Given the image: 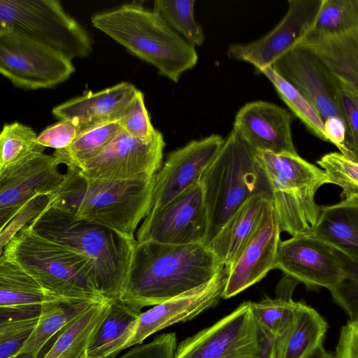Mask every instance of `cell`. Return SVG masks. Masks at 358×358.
<instances>
[{
    "instance_id": "obj_1",
    "label": "cell",
    "mask_w": 358,
    "mask_h": 358,
    "mask_svg": "<svg viewBox=\"0 0 358 358\" xmlns=\"http://www.w3.org/2000/svg\"><path fill=\"white\" fill-rule=\"evenodd\" d=\"M224 266L203 243L136 241L121 299L142 310L206 284Z\"/></svg>"
},
{
    "instance_id": "obj_2",
    "label": "cell",
    "mask_w": 358,
    "mask_h": 358,
    "mask_svg": "<svg viewBox=\"0 0 358 358\" xmlns=\"http://www.w3.org/2000/svg\"><path fill=\"white\" fill-rule=\"evenodd\" d=\"M40 236L85 257L96 287L106 299L121 298L126 285L136 238L90 220L75 217L54 206L29 224Z\"/></svg>"
},
{
    "instance_id": "obj_3",
    "label": "cell",
    "mask_w": 358,
    "mask_h": 358,
    "mask_svg": "<svg viewBox=\"0 0 358 358\" xmlns=\"http://www.w3.org/2000/svg\"><path fill=\"white\" fill-rule=\"evenodd\" d=\"M154 177L93 179L77 167L67 166L62 182L47 196L48 205L135 238L138 224L150 213Z\"/></svg>"
},
{
    "instance_id": "obj_4",
    "label": "cell",
    "mask_w": 358,
    "mask_h": 358,
    "mask_svg": "<svg viewBox=\"0 0 358 358\" xmlns=\"http://www.w3.org/2000/svg\"><path fill=\"white\" fill-rule=\"evenodd\" d=\"M92 25L155 67L177 83L198 62L195 47L175 31L157 13L141 3L122 5L95 14Z\"/></svg>"
},
{
    "instance_id": "obj_5",
    "label": "cell",
    "mask_w": 358,
    "mask_h": 358,
    "mask_svg": "<svg viewBox=\"0 0 358 358\" xmlns=\"http://www.w3.org/2000/svg\"><path fill=\"white\" fill-rule=\"evenodd\" d=\"M1 256L19 265L61 301L106 299L96 289L93 268L85 257L40 236L29 224L8 242Z\"/></svg>"
},
{
    "instance_id": "obj_6",
    "label": "cell",
    "mask_w": 358,
    "mask_h": 358,
    "mask_svg": "<svg viewBox=\"0 0 358 358\" xmlns=\"http://www.w3.org/2000/svg\"><path fill=\"white\" fill-rule=\"evenodd\" d=\"M200 182L208 216L203 242L206 245L248 199L258 192H269L255 159V151L234 129Z\"/></svg>"
},
{
    "instance_id": "obj_7",
    "label": "cell",
    "mask_w": 358,
    "mask_h": 358,
    "mask_svg": "<svg viewBox=\"0 0 358 358\" xmlns=\"http://www.w3.org/2000/svg\"><path fill=\"white\" fill-rule=\"evenodd\" d=\"M255 159L266 180L281 231L292 236L313 234L320 212L315 194L329 183L325 171L298 154L255 152Z\"/></svg>"
},
{
    "instance_id": "obj_8",
    "label": "cell",
    "mask_w": 358,
    "mask_h": 358,
    "mask_svg": "<svg viewBox=\"0 0 358 358\" xmlns=\"http://www.w3.org/2000/svg\"><path fill=\"white\" fill-rule=\"evenodd\" d=\"M298 45L317 56L342 87L358 94V0L327 1Z\"/></svg>"
},
{
    "instance_id": "obj_9",
    "label": "cell",
    "mask_w": 358,
    "mask_h": 358,
    "mask_svg": "<svg viewBox=\"0 0 358 358\" xmlns=\"http://www.w3.org/2000/svg\"><path fill=\"white\" fill-rule=\"evenodd\" d=\"M276 338L258 324L245 301L212 326L178 345L173 358H271Z\"/></svg>"
},
{
    "instance_id": "obj_10",
    "label": "cell",
    "mask_w": 358,
    "mask_h": 358,
    "mask_svg": "<svg viewBox=\"0 0 358 358\" xmlns=\"http://www.w3.org/2000/svg\"><path fill=\"white\" fill-rule=\"evenodd\" d=\"M0 26L19 31L71 59L92 50L86 30L57 0H1Z\"/></svg>"
},
{
    "instance_id": "obj_11",
    "label": "cell",
    "mask_w": 358,
    "mask_h": 358,
    "mask_svg": "<svg viewBox=\"0 0 358 358\" xmlns=\"http://www.w3.org/2000/svg\"><path fill=\"white\" fill-rule=\"evenodd\" d=\"M72 60L19 31L0 26V72L17 87H55L74 73Z\"/></svg>"
},
{
    "instance_id": "obj_12",
    "label": "cell",
    "mask_w": 358,
    "mask_h": 358,
    "mask_svg": "<svg viewBox=\"0 0 358 358\" xmlns=\"http://www.w3.org/2000/svg\"><path fill=\"white\" fill-rule=\"evenodd\" d=\"M207 227L204 193L199 182L150 211L137 230L136 240L176 245L203 243Z\"/></svg>"
},
{
    "instance_id": "obj_13",
    "label": "cell",
    "mask_w": 358,
    "mask_h": 358,
    "mask_svg": "<svg viewBox=\"0 0 358 358\" xmlns=\"http://www.w3.org/2000/svg\"><path fill=\"white\" fill-rule=\"evenodd\" d=\"M158 130L148 141H143L122 131L96 157L78 168L85 177L109 180L150 178L162 167L165 147Z\"/></svg>"
},
{
    "instance_id": "obj_14",
    "label": "cell",
    "mask_w": 358,
    "mask_h": 358,
    "mask_svg": "<svg viewBox=\"0 0 358 358\" xmlns=\"http://www.w3.org/2000/svg\"><path fill=\"white\" fill-rule=\"evenodd\" d=\"M324 0H289L281 20L268 33L252 42L230 45L227 56L252 64L258 72L271 67L296 46L310 32Z\"/></svg>"
},
{
    "instance_id": "obj_15",
    "label": "cell",
    "mask_w": 358,
    "mask_h": 358,
    "mask_svg": "<svg viewBox=\"0 0 358 358\" xmlns=\"http://www.w3.org/2000/svg\"><path fill=\"white\" fill-rule=\"evenodd\" d=\"M275 268L309 289L324 287L331 291L346 277L338 252L313 234L280 241Z\"/></svg>"
},
{
    "instance_id": "obj_16",
    "label": "cell",
    "mask_w": 358,
    "mask_h": 358,
    "mask_svg": "<svg viewBox=\"0 0 358 358\" xmlns=\"http://www.w3.org/2000/svg\"><path fill=\"white\" fill-rule=\"evenodd\" d=\"M59 166L53 155L43 153L0 170V230L31 200L60 185L64 174Z\"/></svg>"
},
{
    "instance_id": "obj_17",
    "label": "cell",
    "mask_w": 358,
    "mask_h": 358,
    "mask_svg": "<svg viewBox=\"0 0 358 358\" xmlns=\"http://www.w3.org/2000/svg\"><path fill=\"white\" fill-rule=\"evenodd\" d=\"M271 67L308 100L323 121L338 117L345 124L338 96L341 85L312 52L298 45Z\"/></svg>"
},
{
    "instance_id": "obj_18",
    "label": "cell",
    "mask_w": 358,
    "mask_h": 358,
    "mask_svg": "<svg viewBox=\"0 0 358 358\" xmlns=\"http://www.w3.org/2000/svg\"><path fill=\"white\" fill-rule=\"evenodd\" d=\"M224 142L221 136L212 134L170 152L155 175L150 212L200 182Z\"/></svg>"
},
{
    "instance_id": "obj_19",
    "label": "cell",
    "mask_w": 358,
    "mask_h": 358,
    "mask_svg": "<svg viewBox=\"0 0 358 358\" xmlns=\"http://www.w3.org/2000/svg\"><path fill=\"white\" fill-rule=\"evenodd\" d=\"M229 276L224 268L209 282L169 299L145 312L138 318L135 334L127 348L142 344L148 337L167 327L193 319L215 306L223 298Z\"/></svg>"
},
{
    "instance_id": "obj_20",
    "label": "cell",
    "mask_w": 358,
    "mask_h": 358,
    "mask_svg": "<svg viewBox=\"0 0 358 358\" xmlns=\"http://www.w3.org/2000/svg\"><path fill=\"white\" fill-rule=\"evenodd\" d=\"M292 114L265 101L243 106L235 115L233 129L255 152L297 154L292 135Z\"/></svg>"
},
{
    "instance_id": "obj_21",
    "label": "cell",
    "mask_w": 358,
    "mask_h": 358,
    "mask_svg": "<svg viewBox=\"0 0 358 358\" xmlns=\"http://www.w3.org/2000/svg\"><path fill=\"white\" fill-rule=\"evenodd\" d=\"M281 230L273 202L243 251L229 268L223 299H229L260 281L275 268Z\"/></svg>"
},
{
    "instance_id": "obj_22",
    "label": "cell",
    "mask_w": 358,
    "mask_h": 358,
    "mask_svg": "<svg viewBox=\"0 0 358 358\" xmlns=\"http://www.w3.org/2000/svg\"><path fill=\"white\" fill-rule=\"evenodd\" d=\"M138 91L132 84L122 82L70 99L55 107L52 113L60 120H74L85 131L103 123L119 120Z\"/></svg>"
},
{
    "instance_id": "obj_23",
    "label": "cell",
    "mask_w": 358,
    "mask_h": 358,
    "mask_svg": "<svg viewBox=\"0 0 358 358\" xmlns=\"http://www.w3.org/2000/svg\"><path fill=\"white\" fill-rule=\"evenodd\" d=\"M57 301L22 268L1 256L0 320L39 316L45 303Z\"/></svg>"
},
{
    "instance_id": "obj_24",
    "label": "cell",
    "mask_w": 358,
    "mask_h": 358,
    "mask_svg": "<svg viewBox=\"0 0 358 358\" xmlns=\"http://www.w3.org/2000/svg\"><path fill=\"white\" fill-rule=\"evenodd\" d=\"M268 191H261L248 199L230 217L208 245L229 268L259 228L271 203Z\"/></svg>"
},
{
    "instance_id": "obj_25",
    "label": "cell",
    "mask_w": 358,
    "mask_h": 358,
    "mask_svg": "<svg viewBox=\"0 0 358 358\" xmlns=\"http://www.w3.org/2000/svg\"><path fill=\"white\" fill-rule=\"evenodd\" d=\"M335 250L358 263V199L325 206L313 233Z\"/></svg>"
},
{
    "instance_id": "obj_26",
    "label": "cell",
    "mask_w": 358,
    "mask_h": 358,
    "mask_svg": "<svg viewBox=\"0 0 358 358\" xmlns=\"http://www.w3.org/2000/svg\"><path fill=\"white\" fill-rule=\"evenodd\" d=\"M110 309V300L91 303L59 332L42 358H87L88 348Z\"/></svg>"
},
{
    "instance_id": "obj_27",
    "label": "cell",
    "mask_w": 358,
    "mask_h": 358,
    "mask_svg": "<svg viewBox=\"0 0 358 358\" xmlns=\"http://www.w3.org/2000/svg\"><path fill=\"white\" fill-rule=\"evenodd\" d=\"M110 301V311L88 348L87 358H114L134 336L141 310L121 298Z\"/></svg>"
},
{
    "instance_id": "obj_28",
    "label": "cell",
    "mask_w": 358,
    "mask_h": 358,
    "mask_svg": "<svg viewBox=\"0 0 358 358\" xmlns=\"http://www.w3.org/2000/svg\"><path fill=\"white\" fill-rule=\"evenodd\" d=\"M326 320L313 308L299 301L293 321L275 340V358H306L323 344Z\"/></svg>"
},
{
    "instance_id": "obj_29",
    "label": "cell",
    "mask_w": 358,
    "mask_h": 358,
    "mask_svg": "<svg viewBox=\"0 0 358 358\" xmlns=\"http://www.w3.org/2000/svg\"><path fill=\"white\" fill-rule=\"evenodd\" d=\"M92 303L57 301L45 303L36 327L13 358H38L45 344Z\"/></svg>"
},
{
    "instance_id": "obj_30",
    "label": "cell",
    "mask_w": 358,
    "mask_h": 358,
    "mask_svg": "<svg viewBox=\"0 0 358 358\" xmlns=\"http://www.w3.org/2000/svg\"><path fill=\"white\" fill-rule=\"evenodd\" d=\"M122 131L119 120L97 125L81 133L67 148L56 150L52 155L59 164L80 168L99 155Z\"/></svg>"
},
{
    "instance_id": "obj_31",
    "label": "cell",
    "mask_w": 358,
    "mask_h": 358,
    "mask_svg": "<svg viewBox=\"0 0 358 358\" xmlns=\"http://www.w3.org/2000/svg\"><path fill=\"white\" fill-rule=\"evenodd\" d=\"M259 73L271 82L277 93L306 127L317 137L326 141L324 121L308 100L292 85L279 76L271 66Z\"/></svg>"
},
{
    "instance_id": "obj_32",
    "label": "cell",
    "mask_w": 358,
    "mask_h": 358,
    "mask_svg": "<svg viewBox=\"0 0 358 358\" xmlns=\"http://www.w3.org/2000/svg\"><path fill=\"white\" fill-rule=\"evenodd\" d=\"M37 136L31 127L21 123L4 124L0 134V170L44 153L46 148L37 142Z\"/></svg>"
},
{
    "instance_id": "obj_33",
    "label": "cell",
    "mask_w": 358,
    "mask_h": 358,
    "mask_svg": "<svg viewBox=\"0 0 358 358\" xmlns=\"http://www.w3.org/2000/svg\"><path fill=\"white\" fill-rule=\"evenodd\" d=\"M195 0H156L153 11L193 46L205 41L202 27L194 17Z\"/></svg>"
},
{
    "instance_id": "obj_34",
    "label": "cell",
    "mask_w": 358,
    "mask_h": 358,
    "mask_svg": "<svg viewBox=\"0 0 358 358\" xmlns=\"http://www.w3.org/2000/svg\"><path fill=\"white\" fill-rule=\"evenodd\" d=\"M299 303L294 301L290 296L250 301L259 326L275 338L282 334L293 321Z\"/></svg>"
},
{
    "instance_id": "obj_35",
    "label": "cell",
    "mask_w": 358,
    "mask_h": 358,
    "mask_svg": "<svg viewBox=\"0 0 358 358\" xmlns=\"http://www.w3.org/2000/svg\"><path fill=\"white\" fill-rule=\"evenodd\" d=\"M317 164L327 173L329 183L341 187L342 199H358V162L333 152L323 155Z\"/></svg>"
},
{
    "instance_id": "obj_36",
    "label": "cell",
    "mask_w": 358,
    "mask_h": 358,
    "mask_svg": "<svg viewBox=\"0 0 358 358\" xmlns=\"http://www.w3.org/2000/svg\"><path fill=\"white\" fill-rule=\"evenodd\" d=\"M40 315L0 320V358H13L18 352L36 327Z\"/></svg>"
},
{
    "instance_id": "obj_37",
    "label": "cell",
    "mask_w": 358,
    "mask_h": 358,
    "mask_svg": "<svg viewBox=\"0 0 358 358\" xmlns=\"http://www.w3.org/2000/svg\"><path fill=\"white\" fill-rule=\"evenodd\" d=\"M339 253L346 272L341 284L330 291L335 302L348 314L350 320H358V263Z\"/></svg>"
},
{
    "instance_id": "obj_38",
    "label": "cell",
    "mask_w": 358,
    "mask_h": 358,
    "mask_svg": "<svg viewBox=\"0 0 358 358\" xmlns=\"http://www.w3.org/2000/svg\"><path fill=\"white\" fill-rule=\"evenodd\" d=\"M119 122L125 132L143 141L151 139L157 131L151 123L144 95L139 90Z\"/></svg>"
},
{
    "instance_id": "obj_39",
    "label": "cell",
    "mask_w": 358,
    "mask_h": 358,
    "mask_svg": "<svg viewBox=\"0 0 358 358\" xmlns=\"http://www.w3.org/2000/svg\"><path fill=\"white\" fill-rule=\"evenodd\" d=\"M338 96L346 127L345 147L358 162V94L341 87Z\"/></svg>"
},
{
    "instance_id": "obj_40",
    "label": "cell",
    "mask_w": 358,
    "mask_h": 358,
    "mask_svg": "<svg viewBox=\"0 0 358 358\" xmlns=\"http://www.w3.org/2000/svg\"><path fill=\"white\" fill-rule=\"evenodd\" d=\"M83 132L74 120H61L38 135L37 142L45 148L61 150L69 146Z\"/></svg>"
},
{
    "instance_id": "obj_41",
    "label": "cell",
    "mask_w": 358,
    "mask_h": 358,
    "mask_svg": "<svg viewBox=\"0 0 358 358\" xmlns=\"http://www.w3.org/2000/svg\"><path fill=\"white\" fill-rule=\"evenodd\" d=\"M48 196H38L28 202L12 219L0 230V251L2 252L8 242L27 224L31 222L47 206Z\"/></svg>"
},
{
    "instance_id": "obj_42",
    "label": "cell",
    "mask_w": 358,
    "mask_h": 358,
    "mask_svg": "<svg viewBox=\"0 0 358 358\" xmlns=\"http://www.w3.org/2000/svg\"><path fill=\"white\" fill-rule=\"evenodd\" d=\"M176 350V335L167 333L132 348L118 358H173Z\"/></svg>"
},
{
    "instance_id": "obj_43",
    "label": "cell",
    "mask_w": 358,
    "mask_h": 358,
    "mask_svg": "<svg viewBox=\"0 0 358 358\" xmlns=\"http://www.w3.org/2000/svg\"><path fill=\"white\" fill-rule=\"evenodd\" d=\"M335 358H358V320H349L340 331Z\"/></svg>"
},
{
    "instance_id": "obj_44",
    "label": "cell",
    "mask_w": 358,
    "mask_h": 358,
    "mask_svg": "<svg viewBox=\"0 0 358 358\" xmlns=\"http://www.w3.org/2000/svg\"><path fill=\"white\" fill-rule=\"evenodd\" d=\"M324 127L326 141L333 143L341 153L351 159L345 147L346 127L344 122L338 117H331L324 121Z\"/></svg>"
},
{
    "instance_id": "obj_45",
    "label": "cell",
    "mask_w": 358,
    "mask_h": 358,
    "mask_svg": "<svg viewBox=\"0 0 358 358\" xmlns=\"http://www.w3.org/2000/svg\"><path fill=\"white\" fill-rule=\"evenodd\" d=\"M306 358H335V357L324 348L323 344H321L317 347Z\"/></svg>"
}]
</instances>
